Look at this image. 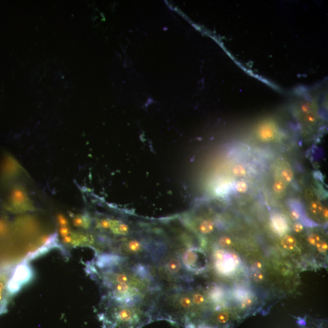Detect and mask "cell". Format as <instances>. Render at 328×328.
<instances>
[{
	"label": "cell",
	"mask_w": 328,
	"mask_h": 328,
	"mask_svg": "<svg viewBox=\"0 0 328 328\" xmlns=\"http://www.w3.org/2000/svg\"><path fill=\"white\" fill-rule=\"evenodd\" d=\"M273 190L274 192L277 193H281L284 192V190L286 189L287 184L286 182H284L282 179L280 178H277L275 179L274 182Z\"/></svg>",
	"instance_id": "obj_16"
},
{
	"label": "cell",
	"mask_w": 328,
	"mask_h": 328,
	"mask_svg": "<svg viewBox=\"0 0 328 328\" xmlns=\"http://www.w3.org/2000/svg\"><path fill=\"white\" fill-rule=\"evenodd\" d=\"M219 244L222 247H228L232 245V241L229 237H222L219 240Z\"/></svg>",
	"instance_id": "obj_26"
},
{
	"label": "cell",
	"mask_w": 328,
	"mask_h": 328,
	"mask_svg": "<svg viewBox=\"0 0 328 328\" xmlns=\"http://www.w3.org/2000/svg\"><path fill=\"white\" fill-rule=\"evenodd\" d=\"M280 178L286 184L290 183L293 179V172L290 169H283L280 172Z\"/></svg>",
	"instance_id": "obj_17"
},
{
	"label": "cell",
	"mask_w": 328,
	"mask_h": 328,
	"mask_svg": "<svg viewBox=\"0 0 328 328\" xmlns=\"http://www.w3.org/2000/svg\"><path fill=\"white\" fill-rule=\"evenodd\" d=\"M262 268V264L260 262H256L253 264V269H254V270L256 271V272H258V271L260 270V269Z\"/></svg>",
	"instance_id": "obj_33"
},
{
	"label": "cell",
	"mask_w": 328,
	"mask_h": 328,
	"mask_svg": "<svg viewBox=\"0 0 328 328\" xmlns=\"http://www.w3.org/2000/svg\"><path fill=\"white\" fill-rule=\"evenodd\" d=\"M235 188L238 193H244L248 190V185L246 182L241 181L238 182Z\"/></svg>",
	"instance_id": "obj_23"
},
{
	"label": "cell",
	"mask_w": 328,
	"mask_h": 328,
	"mask_svg": "<svg viewBox=\"0 0 328 328\" xmlns=\"http://www.w3.org/2000/svg\"><path fill=\"white\" fill-rule=\"evenodd\" d=\"M308 241L309 244L312 246H316L317 244L321 241V238L319 235L312 234L308 237Z\"/></svg>",
	"instance_id": "obj_25"
},
{
	"label": "cell",
	"mask_w": 328,
	"mask_h": 328,
	"mask_svg": "<svg viewBox=\"0 0 328 328\" xmlns=\"http://www.w3.org/2000/svg\"><path fill=\"white\" fill-rule=\"evenodd\" d=\"M102 301L99 316L104 328H141L152 320L149 313L136 306L119 304L104 297Z\"/></svg>",
	"instance_id": "obj_1"
},
{
	"label": "cell",
	"mask_w": 328,
	"mask_h": 328,
	"mask_svg": "<svg viewBox=\"0 0 328 328\" xmlns=\"http://www.w3.org/2000/svg\"><path fill=\"white\" fill-rule=\"evenodd\" d=\"M265 276L260 272H256L253 275V280L256 282L260 283L264 280Z\"/></svg>",
	"instance_id": "obj_30"
},
{
	"label": "cell",
	"mask_w": 328,
	"mask_h": 328,
	"mask_svg": "<svg viewBox=\"0 0 328 328\" xmlns=\"http://www.w3.org/2000/svg\"><path fill=\"white\" fill-rule=\"evenodd\" d=\"M192 302L196 305H201L205 302V298L201 293H196L193 297Z\"/></svg>",
	"instance_id": "obj_27"
},
{
	"label": "cell",
	"mask_w": 328,
	"mask_h": 328,
	"mask_svg": "<svg viewBox=\"0 0 328 328\" xmlns=\"http://www.w3.org/2000/svg\"><path fill=\"white\" fill-rule=\"evenodd\" d=\"M64 243L71 247H92L95 240L91 234L82 232H69L67 229L62 232Z\"/></svg>",
	"instance_id": "obj_5"
},
{
	"label": "cell",
	"mask_w": 328,
	"mask_h": 328,
	"mask_svg": "<svg viewBox=\"0 0 328 328\" xmlns=\"http://www.w3.org/2000/svg\"><path fill=\"white\" fill-rule=\"evenodd\" d=\"M324 92L320 89L315 92L314 94L300 101L297 108L302 120L306 124L309 125H316L319 117L318 114V102Z\"/></svg>",
	"instance_id": "obj_3"
},
{
	"label": "cell",
	"mask_w": 328,
	"mask_h": 328,
	"mask_svg": "<svg viewBox=\"0 0 328 328\" xmlns=\"http://www.w3.org/2000/svg\"><path fill=\"white\" fill-rule=\"evenodd\" d=\"M229 320V314L226 312H220L216 315V320L218 323L224 324Z\"/></svg>",
	"instance_id": "obj_22"
},
{
	"label": "cell",
	"mask_w": 328,
	"mask_h": 328,
	"mask_svg": "<svg viewBox=\"0 0 328 328\" xmlns=\"http://www.w3.org/2000/svg\"><path fill=\"white\" fill-rule=\"evenodd\" d=\"M321 213H322L323 217L327 219V209L325 208V207H323L322 212H321Z\"/></svg>",
	"instance_id": "obj_34"
},
{
	"label": "cell",
	"mask_w": 328,
	"mask_h": 328,
	"mask_svg": "<svg viewBox=\"0 0 328 328\" xmlns=\"http://www.w3.org/2000/svg\"><path fill=\"white\" fill-rule=\"evenodd\" d=\"M120 247L123 252L130 254H138L143 252L145 249L144 243L135 239L125 241Z\"/></svg>",
	"instance_id": "obj_9"
},
{
	"label": "cell",
	"mask_w": 328,
	"mask_h": 328,
	"mask_svg": "<svg viewBox=\"0 0 328 328\" xmlns=\"http://www.w3.org/2000/svg\"><path fill=\"white\" fill-rule=\"evenodd\" d=\"M166 269L170 274L177 275L181 271L182 264L180 260L177 258H170L166 263Z\"/></svg>",
	"instance_id": "obj_11"
},
{
	"label": "cell",
	"mask_w": 328,
	"mask_h": 328,
	"mask_svg": "<svg viewBox=\"0 0 328 328\" xmlns=\"http://www.w3.org/2000/svg\"><path fill=\"white\" fill-rule=\"evenodd\" d=\"M224 292L221 287H215L211 290L210 292V297L213 302H219L223 298Z\"/></svg>",
	"instance_id": "obj_18"
},
{
	"label": "cell",
	"mask_w": 328,
	"mask_h": 328,
	"mask_svg": "<svg viewBox=\"0 0 328 328\" xmlns=\"http://www.w3.org/2000/svg\"><path fill=\"white\" fill-rule=\"evenodd\" d=\"M34 272L29 261L24 260L14 269L8 284L10 295L15 294L28 284L33 279Z\"/></svg>",
	"instance_id": "obj_2"
},
{
	"label": "cell",
	"mask_w": 328,
	"mask_h": 328,
	"mask_svg": "<svg viewBox=\"0 0 328 328\" xmlns=\"http://www.w3.org/2000/svg\"><path fill=\"white\" fill-rule=\"evenodd\" d=\"M279 135L277 123L273 120H268L263 122L258 126L256 131V137L263 142L274 141Z\"/></svg>",
	"instance_id": "obj_6"
},
{
	"label": "cell",
	"mask_w": 328,
	"mask_h": 328,
	"mask_svg": "<svg viewBox=\"0 0 328 328\" xmlns=\"http://www.w3.org/2000/svg\"><path fill=\"white\" fill-rule=\"evenodd\" d=\"M14 268L0 270V314L6 310L8 296L9 281L10 280Z\"/></svg>",
	"instance_id": "obj_7"
},
{
	"label": "cell",
	"mask_w": 328,
	"mask_h": 328,
	"mask_svg": "<svg viewBox=\"0 0 328 328\" xmlns=\"http://www.w3.org/2000/svg\"><path fill=\"white\" fill-rule=\"evenodd\" d=\"M323 206L319 201H312L310 204L311 212L314 215H319L322 212Z\"/></svg>",
	"instance_id": "obj_20"
},
{
	"label": "cell",
	"mask_w": 328,
	"mask_h": 328,
	"mask_svg": "<svg viewBox=\"0 0 328 328\" xmlns=\"http://www.w3.org/2000/svg\"><path fill=\"white\" fill-rule=\"evenodd\" d=\"M281 245L284 249L292 250L294 249L297 246V240L292 235H286L281 241Z\"/></svg>",
	"instance_id": "obj_14"
},
{
	"label": "cell",
	"mask_w": 328,
	"mask_h": 328,
	"mask_svg": "<svg viewBox=\"0 0 328 328\" xmlns=\"http://www.w3.org/2000/svg\"><path fill=\"white\" fill-rule=\"evenodd\" d=\"M293 230H294L297 233H300V232H302L303 230V225L300 223H296L293 225Z\"/></svg>",
	"instance_id": "obj_32"
},
{
	"label": "cell",
	"mask_w": 328,
	"mask_h": 328,
	"mask_svg": "<svg viewBox=\"0 0 328 328\" xmlns=\"http://www.w3.org/2000/svg\"><path fill=\"white\" fill-rule=\"evenodd\" d=\"M215 225L212 221L205 220L200 224L199 230L203 234H209L214 230Z\"/></svg>",
	"instance_id": "obj_15"
},
{
	"label": "cell",
	"mask_w": 328,
	"mask_h": 328,
	"mask_svg": "<svg viewBox=\"0 0 328 328\" xmlns=\"http://www.w3.org/2000/svg\"><path fill=\"white\" fill-rule=\"evenodd\" d=\"M74 223L77 227L84 228V229H88L91 226L92 219L90 216L88 214L80 215L75 219Z\"/></svg>",
	"instance_id": "obj_12"
},
{
	"label": "cell",
	"mask_w": 328,
	"mask_h": 328,
	"mask_svg": "<svg viewBox=\"0 0 328 328\" xmlns=\"http://www.w3.org/2000/svg\"><path fill=\"white\" fill-rule=\"evenodd\" d=\"M182 263L187 270L200 273L205 270L208 259L203 250L197 248H191L184 253Z\"/></svg>",
	"instance_id": "obj_4"
},
{
	"label": "cell",
	"mask_w": 328,
	"mask_h": 328,
	"mask_svg": "<svg viewBox=\"0 0 328 328\" xmlns=\"http://www.w3.org/2000/svg\"><path fill=\"white\" fill-rule=\"evenodd\" d=\"M113 224L109 232L116 236H125L130 231L129 225L119 219H114Z\"/></svg>",
	"instance_id": "obj_10"
},
{
	"label": "cell",
	"mask_w": 328,
	"mask_h": 328,
	"mask_svg": "<svg viewBox=\"0 0 328 328\" xmlns=\"http://www.w3.org/2000/svg\"><path fill=\"white\" fill-rule=\"evenodd\" d=\"M241 307L243 308H247L253 304V299L251 296H249L245 299H244L243 301H241Z\"/></svg>",
	"instance_id": "obj_28"
},
{
	"label": "cell",
	"mask_w": 328,
	"mask_h": 328,
	"mask_svg": "<svg viewBox=\"0 0 328 328\" xmlns=\"http://www.w3.org/2000/svg\"><path fill=\"white\" fill-rule=\"evenodd\" d=\"M239 263L240 259L237 256L225 252L223 258L216 261L215 268L219 273L228 275L236 269Z\"/></svg>",
	"instance_id": "obj_8"
},
{
	"label": "cell",
	"mask_w": 328,
	"mask_h": 328,
	"mask_svg": "<svg viewBox=\"0 0 328 328\" xmlns=\"http://www.w3.org/2000/svg\"><path fill=\"white\" fill-rule=\"evenodd\" d=\"M248 296H249V293L243 289H238L235 292V297L240 302L243 301L244 299H245Z\"/></svg>",
	"instance_id": "obj_24"
},
{
	"label": "cell",
	"mask_w": 328,
	"mask_h": 328,
	"mask_svg": "<svg viewBox=\"0 0 328 328\" xmlns=\"http://www.w3.org/2000/svg\"><path fill=\"white\" fill-rule=\"evenodd\" d=\"M300 213L297 212V210H292V211L290 212V217H291L293 220H298L300 218Z\"/></svg>",
	"instance_id": "obj_31"
},
{
	"label": "cell",
	"mask_w": 328,
	"mask_h": 328,
	"mask_svg": "<svg viewBox=\"0 0 328 328\" xmlns=\"http://www.w3.org/2000/svg\"><path fill=\"white\" fill-rule=\"evenodd\" d=\"M317 248L318 251L321 253L326 252L328 249L327 243L325 241H321L317 245Z\"/></svg>",
	"instance_id": "obj_29"
},
{
	"label": "cell",
	"mask_w": 328,
	"mask_h": 328,
	"mask_svg": "<svg viewBox=\"0 0 328 328\" xmlns=\"http://www.w3.org/2000/svg\"><path fill=\"white\" fill-rule=\"evenodd\" d=\"M232 172L235 176L238 178L244 177L247 175L246 167L240 163L237 164L233 167Z\"/></svg>",
	"instance_id": "obj_19"
},
{
	"label": "cell",
	"mask_w": 328,
	"mask_h": 328,
	"mask_svg": "<svg viewBox=\"0 0 328 328\" xmlns=\"http://www.w3.org/2000/svg\"><path fill=\"white\" fill-rule=\"evenodd\" d=\"M275 229L280 234H284L287 230V225L284 219L280 216H275L272 219Z\"/></svg>",
	"instance_id": "obj_13"
},
{
	"label": "cell",
	"mask_w": 328,
	"mask_h": 328,
	"mask_svg": "<svg viewBox=\"0 0 328 328\" xmlns=\"http://www.w3.org/2000/svg\"><path fill=\"white\" fill-rule=\"evenodd\" d=\"M193 302L189 297L185 296L182 297L179 300V305L184 309H189L192 306Z\"/></svg>",
	"instance_id": "obj_21"
}]
</instances>
